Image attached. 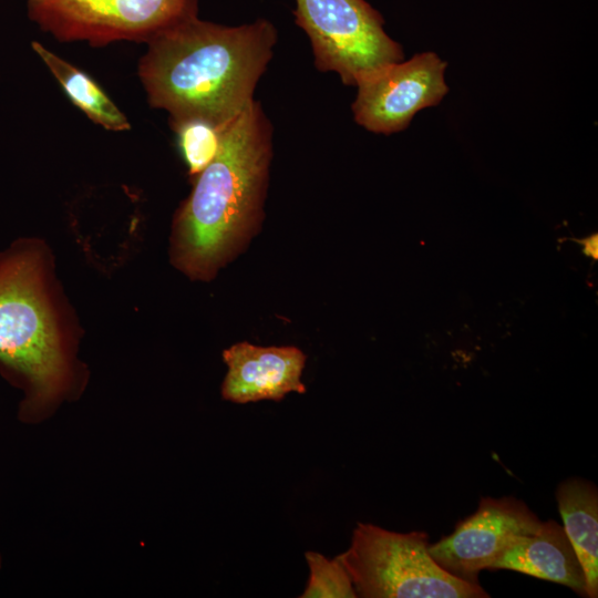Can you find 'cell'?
Instances as JSON below:
<instances>
[{
    "label": "cell",
    "mask_w": 598,
    "mask_h": 598,
    "mask_svg": "<svg viewBox=\"0 0 598 598\" xmlns=\"http://www.w3.org/2000/svg\"><path fill=\"white\" fill-rule=\"evenodd\" d=\"M276 42L266 19L227 27L194 16L146 42L138 76L171 123L196 118L224 130L254 102Z\"/></svg>",
    "instance_id": "1"
},
{
    "label": "cell",
    "mask_w": 598,
    "mask_h": 598,
    "mask_svg": "<svg viewBox=\"0 0 598 598\" xmlns=\"http://www.w3.org/2000/svg\"><path fill=\"white\" fill-rule=\"evenodd\" d=\"M274 128L254 102L223 131L214 161L196 177L175 221V262L209 278L246 240L262 216Z\"/></svg>",
    "instance_id": "2"
},
{
    "label": "cell",
    "mask_w": 598,
    "mask_h": 598,
    "mask_svg": "<svg viewBox=\"0 0 598 598\" xmlns=\"http://www.w3.org/2000/svg\"><path fill=\"white\" fill-rule=\"evenodd\" d=\"M43 272L30 247L0 255V361L28 383L29 410L53 401L69 372Z\"/></svg>",
    "instance_id": "3"
},
{
    "label": "cell",
    "mask_w": 598,
    "mask_h": 598,
    "mask_svg": "<svg viewBox=\"0 0 598 598\" xmlns=\"http://www.w3.org/2000/svg\"><path fill=\"white\" fill-rule=\"evenodd\" d=\"M424 532L396 533L358 523L349 548L338 555L358 597L484 598L480 584L442 568L429 553Z\"/></svg>",
    "instance_id": "4"
},
{
    "label": "cell",
    "mask_w": 598,
    "mask_h": 598,
    "mask_svg": "<svg viewBox=\"0 0 598 598\" xmlns=\"http://www.w3.org/2000/svg\"><path fill=\"white\" fill-rule=\"evenodd\" d=\"M293 16L310 40L316 68L336 72L346 85L403 60L401 45L365 0H296Z\"/></svg>",
    "instance_id": "5"
},
{
    "label": "cell",
    "mask_w": 598,
    "mask_h": 598,
    "mask_svg": "<svg viewBox=\"0 0 598 598\" xmlns=\"http://www.w3.org/2000/svg\"><path fill=\"white\" fill-rule=\"evenodd\" d=\"M197 0H28L31 20L61 41L147 42L197 16Z\"/></svg>",
    "instance_id": "6"
},
{
    "label": "cell",
    "mask_w": 598,
    "mask_h": 598,
    "mask_svg": "<svg viewBox=\"0 0 598 598\" xmlns=\"http://www.w3.org/2000/svg\"><path fill=\"white\" fill-rule=\"evenodd\" d=\"M445 66L435 53L424 52L382 68L357 85L354 121L373 133L404 130L420 110L446 94Z\"/></svg>",
    "instance_id": "7"
},
{
    "label": "cell",
    "mask_w": 598,
    "mask_h": 598,
    "mask_svg": "<svg viewBox=\"0 0 598 598\" xmlns=\"http://www.w3.org/2000/svg\"><path fill=\"white\" fill-rule=\"evenodd\" d=\"M542 520L514 497H482L474 514L461 520L454 532L429 546L432 558L446 571L478 584L481 570L519 536L535 533Z\"/></svg>",
    "instance_id": "8"
},
{
    "label": "cell",
    "mask_w": 598,
    "mask_h": 598,
    "mask_svg": "<svg viewBox=\"0 0 598 598\" xmlns=\"http://www.w3.org/2000/svg\"><path fill=\"white\" fill-rule=\"evenodd\" d=\"M228 367L221 396L234 403L280 401L290 392L305 393L301 374L305 353L293 346L259 347L233 344L223 352Z\"/></svg>",
    "instance_id": "9"
},
{
    "label": "cell",
    "mask_w": 598,
    "mask_h": 598,
    "mask_svg": "<svg viewBox=\"0 0 598 598\" xmlns=\"http://www.w3.org/2000/svg\"><path fill=\"white\" fill-rule=\"evenodd\" d=\"M491 569H511L554 581L586 595L581 564L564 528L555 520L519 536L492 564Z\"/></svg>",
    "instance_id": "10"
},
{
    "label": "cell",
    "mask_w": 598,
    "mask_h": 598,
    "mask_svg": "<svg viewBox=\"0 0 598 598\" xmlns=\"http://www.w3.org/2000/svg\"><path fill=\"white\" fill-rule=\"evenodd\" d=\"M563 528L581 564L586 596H598V491L582 478L561 482L556 493Z\"/></svg>",
    "instance_id": "11"
},
{
    "label": "cell",
    "mask_w": 598,
    "mask_h": 598,
    "mask_svg": "<svg viewBox=\"0 0 598 598\" xmlns=\"http://www.w3.org/2000/svg\"><path fill=\"white\" fill-rule=\"evenodd\" d=\"M32 49L47 64L72 103L91 121L109 131L130 130L127 117L85 72L54 54L40 42H32Z\"/></svg>",
    "instance_id": "12"
},
{
    "label": "cell",
    "mask_w": 598,
    "mask_h": 598,
    "mask_svg": "<svg viewBox=\"0 0 598 598\" xmlns=\"http://www.w3.org/2000/svg\"><path fill=\"white\" fill-rule=\"evenodd\" d=\"M171 124L177 134L178 145L189 174L199 175L216 157L224 130L196 118Z\"/></svg>",
    "instance_id": "13"
},
{
    "label": "cell",
    "mask_w": 598,
    "mask_h": 598,
    "mask_svg": "<svg viewBox=\"0 0 598 598\" xmlns=\"http://www.w3.org/2000/svg\"><path fill=\"white\" fill-rule=\"evenodd\" d=\"M309 579L301 598H355L352 581L338 557L327 558L317 551H306Z\"/></svg>",
    "instance_id": "14"
},
{
    "label": "cell",
    "mask_w": 598,
    "mask_h": 598,
    "mask_svg": "<svg viewBox=\"0 0 598 598\" xmlns=\"http://www.w3.org/2000/svg\"><path fill=\"white\" fill-rule=\"evenodd\" d=\"M578 243L582 244L584 246V252L587 256H590L591 258L597 259L598 251H597V235L590 236L589 238H585L581 240H577Z\"/></svg>",
    "instance_id": "15"
}]
</instances>
